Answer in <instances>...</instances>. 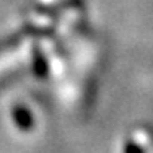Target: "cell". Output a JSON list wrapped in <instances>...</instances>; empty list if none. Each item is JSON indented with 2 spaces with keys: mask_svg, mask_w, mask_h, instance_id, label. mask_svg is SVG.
Instances as JSON below:
<instances>
[{
  "mask_svg": "<svg viewBox=\"0 0 153 153\" xmlns=\"http://www.w3.org/2000/svg\"><path fill=\"white\" fill-rule=\"evenodd\" d=\"M13 117H15L16 126L20 127L21 130H31L33 124H34L31 112L28 111L26 108H23V106L15 108V111H13Z\"/></svg>",
  "mask_w": 153,
  "mask_h": 153,
  "instance_id": "1",
  "label": "cell"
},
{
  "mask_svg": "<svg viewBox=\"0 0 153 153\" xmlns=\"http://www.w3.org/2000/svg\"><path fill=\"white\" fill-rule=\"evenodd\" d=\"M34 67H36V74H38L41 78H44V76L47 75V65H46V60H44V57L41 56V52H39V49H38V52H36V60H34Z\"/></svg>",
  "mask_w": 153,
  "mask_h": 153,
  "instance_id": "2",
  "label": "cell"
},
{
  "mask_svg": "<svg viewBox=\"0 0 153 153\" xmlns=\"http://www.w3.org/2000/svg\"><path fill=\"white\" fill-rule=\"evenodd\" d=\"M124 153H145V150L142 148V145L135 143L134 140H129L124 145Z\"/></svg>",
  "mask_w": 153,
  "mask_h": 153,
  "instance_id": "3",
  "label": "cell"
}]
</instances>
